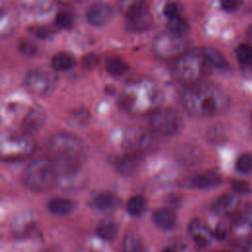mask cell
I'll return each mask as SVG.
<instances>
[{
  "label": "cell",
  "instance_id": "cell-3",
  "mask_svg": "<svg viewBox=\"0 0 252 252\" xmlns=\"http://www.w3.org/2000/svg\"><path fill=\"white\" fill-rule=\"evenodd\" d=\"M161 99L158 84L151 78L140 77L129 81L120 94V105L128 112L143 114L157 109Z\"/></svg>",
  "mask_w": 252,
  "mask_h": 252
},
{
  "label": "cell",
  "instance_id": "cell-29",
  "mask_svg": "<svg viewBox=\"0 0 252 252\" xmlns=\"http://www.w3.org/2000/svg\"><path fill=\"white\" fill-rule=\"evenodd\" d=\"M147 207V201L142 196H134L129 199L126 205V210L132 217L141 216Z\"/></svg>",
  "mask_w": 252,
  "mask_h": 252
},
{
  "label": "cell",
  "instance_id": "cell-12",
  "mask_svg": "<svg viewBox=\"0 0 252 252\" xmlns=\"http://www.w3.org/2000/svg\"><path fill=\"white\" fill-rule=\"evenodd\" d=\"M154 24V18L149 10L146 8L138 13L126 17V29L132 32H143L149 30Z\"/></svg>",
  "mask_w": 252,
  "mask_h": 252
},
{
  "label": "cell",
  "instance_id": "cell-27",
  "mask_svg": "<svg viewBox=\"0 0 252 252\" xmlns=\"http://www.w3.org/2000/svg\"><path fill=\"white\" fill-rule=\"evenodd\" d=\"M0 24H1V27H0L1 37L5 38L6 36H9L15 29V19L13 17V14L6 7H2V9H1Z\"/></svg>",
  "mask_w": 252,
  "mask_h": 252
},
{
  "label": "cell",
  "instance_id": "cell-23",
  "mask_svg": "<svg viewBox=\"0 0 252 252\" xmlns=\"http://www.w3.org/2000/svg\"><path fill=\"white\" fill-rule=\"evenodd\" d=\"M148 7V0H119L118 9L126 18Z\"/></svg>",
  "mask_w": 252,
  "mask_h": 252
},
{
  "label": "cell",
  "instance_id": "cell-33",
  "mask_svg": "<svg viewBox=\"0 0 252 252\" xmlns=\"http://www.w3.org/2000/svg\"><path fill=\"white\" fill-rule=\"evenodd\" d=\"M54 24L57 28H60L63 30H69L74 25V16L69 11L61 10L56 14Z\"/></svg>",
  "mask_w": 252,
  "mask_h": 252
},
{
  "label": "cell",
  "instance_id": "cell-1",
  "mask_svg": "<svg viewBox=\"0 0 252 252\" xmlns=\"http://www.w3.org/2000/svg\"><path fill=\"white\" fill-rule=\"evenodd\" d=\"M183 107L197 116H213L222 112L228 105L226 93L220 87L206 82H197L185 88L181 94Z\"/></svg>",
  "mask_w": 252,
  "mask_h": 252
},
{
  "label": "cell",
  "instance_id": "cell-32",
  "mask_svg": "<svg viewBox=\"0 0 252 252\" xmlns=\"http://www.w3.org/2000/svg\"><path fill=\"white\" fill-rule=\"evenodd\" d=\"M236 58L245 67H252V45L247 43L239 44L236 48Z\"/></svg>",
  "mask_w": 252,
  "mask_h": 252
},
{
  "label": "cell",
  "instance_id": "cell-41",
  "mask_svg": "<svg viewBox=\"0 0 252 252\" xmlns=\"http://www.w3.org/2000/svg\"><path fill=\"white\" fill-rule=\"evenodd\" d=\"M242 219L247 225L252 226V204H247L244 207Z\"/></svg>",
  "mask_w": 252,
  "mask_h": 252
},
{
  "label": "cell",
  "instance_id": "cell-16",
  "mask_svg": "<svg viewBox=\"0 0 252 252\" xmlns=\"http://www.w3.org/2000/svg\"><path fill=\"white\" fill-rule=\"evenodd\" d=\"M220 182L221 176L214 170H208L200 174H197L191 180L192 185L199 189L213 188L218 186Z\"/></svg>",
  "mask_w": 252,
  "mask_h": 252
},
{
  "label": "cell",
  "instance_id": "cell-19",
  "mask_svg": "<svg viewBox=\"0 0 252 252\" xmlns=\"http://www.w3.org/2000/svg\"><path fill=\"white\" fill-rule=\"evenodd\" d=\"M201 51L211 69L225 70L228 68V62L219 50L213 47H204L201 49Z\"/></svg>",
  "mask_w": 252,
  "mask_h": 252
},
{
  "label": "cell",
  "instance_id": "cell-36",
  "mask_svg": "<svg viewBox=\"0 0 252 252\" xmlns=\"http://www.w3.org/2000/svg\"><path fill=\"white\" fill-rule=\"evenodd\" d=\"M99 63V57L95 53H88L82 59V65L86 69H93Z\"/></svg>",
  "mask_w": 252,
  "mask_h": 252
},
{
  "label": "cell",
  "instance_id": "cell-40",
  "mask_svg": "<svg viewBox=\"0 0 252 252\" xmlns=\"http://www.w3.org/2000/svg\"><path fill=\"white\" fill-rule=\"evenodd\" d=\"M31 32L40 38L48 37L53 32V31L49 27H33L31 29Z\"/></svg>",
  "mask_w": 252,
  "mask_h": 252
},
{
  "label": "cell",
  "instance_id": "cell-13",
  "mask_svg": "<svg viewBox=\"0 0 252 252\" xmlns=\"http://www.w3.org/2000/svg\"><path fill=\"white\" fill-rule=\"evenodd\" d=\"M45 121V113L40 107L31 108L25 115L21 127L25 134L29 135L38 131Z\"/></svg>",
  "mask_w": 252,
  "mask_h": 252
},
{
  "label": "cell",
  "instance_id": "cell-28",
  "mask_svg": "<svg viewBox=\"0 0 252 252\" xmlns=\"http://www.w3.org/2000/svg\"><path fill=\"white\" fill-rule=\"evenodd\" d=\"M118 230H119V227H118L116 222L111 221V220H107V221L101 222L97 226L96 234L100 238L110 241V240L115 239V237L118 234Z\"/></svg>",
  "mask_w": 252,
  "mask_h": 252
},
{
  "label": "cell",
  "instance_id": "cell-8",
  "mask_svg": "<svg viewBox=\"0 0 252 252\" xmlns=\"http://www.w3.org/2000/svg\"><path fill=\"white\" fill-rule=\"evenodd\" d=\"M150 125L152 129L162 136H174L183 126L180 113L172 108H157L151 113Z\"/></svg>",
  "mask_w": 252,
  "mask_h": 252
},
{
  "label": "cell",
  "instance_id": "cell-11",
  "mask_svg": "<svg viewBox=\"0 0 252 252\" xmlns=\"http://www.w3.org/2000/svg\"><path fill=\"white\" fill-rule=\"evenodd\" d=\"M113 15L114 10L109 4L96 2L88 8L86 12V19L92 26L102 27L112 19Z\"/></svg>",
  "mask_w": 252,
  "mask_h": 252
},
{
  "label": "cell",
  "instance_id": "cell-46",
  "mask_svg": "<svg viewBox=\"0 0 252 252\" xmlns=\"http://www.w3.org/2000/svg\"><path fill=\"white\" fill-rule=\"evenodd\" d=\"M250 117H251V121H252V112H251V115H250Z\"/></svg>",
  "mask_w": 252,
  "mask_h": 252
},
{
  "label": "cell",
  "instance_id": "cell-22",
  "mask_svg": "<svg viewBox=\"0 0 252 252\" xmlns=\"http://www.w3.org/2000/svg\"><path fill=\"white\" fill-rule=\"evenodd\" d=\"M76 65L73 55L66 52H59L51 58V68L56 72H63L72 69Z\"/></svg>",
  "mask_w": 252,
  "mask_h": 252
},
{
  "label": "cell",
  "instance_id": "cell-25",
  "mask_svg": "<svg viewBox=\"0 0 252 252\" xmlns=\"http://www.w3.org/2000/svg\"><path fill=\"white\" fill-rule=\"evenodd\" d=\"M105 69L112 76H121L127 72L129 66L127 62L118 56H111L105 60Z\"/></svg>",
  "mask_w": 252,
  "mask_h": 252
},
{
  "label": "cell",
  "instance_id": "cell-30",
  "mask_svg": "<svg viewBox=\"0 0 252 252\" xmlns=\"http://www.w3.org/2000/svg\"><path fill=\"white\" fill-rule=\"evenodd\" d=\"M167 30L180 35H185L189 31L188 22L180 15L167 19Z\"/></svg>",
  "mask_w": 252,
  "mask_h": 252
},
{
  "label": "cell",
  "instance_id": "cell-7",
  "mask_svg": "<svg viewBox=\"0 0 252 252\" xmlns=\"http://www.w3.org/2000/svg\"><path fill=\"white\" fill-rule=\"evenodd\" d=\"M57 84V75L55 71L45 68H34L30 70L25 78L24 85L26 89L39 96H46L53 93Z\"/></svg>",
  "mask_w": 252,
  "mask_h": 252
},
{
  "label": "cell",
  "instance_id": "cell-5",
  "mask_svg": "<svg viewBox=\"0 0 252 252\" xmlns=\"http://www.w3.org/2000/svg\"><path fill=\"white\" fill-rule=\"evenodd\" d=\"M211 70L201 49L199 51H187L173 61V78L187 86L200 82Z\"/></svg>",
  "mask_w": 252,
  "mask_h": 252
},
{
  "label": "cell",
  "instance_id": "cell-10",
  "mask_svg": "<svg viewBox=\"0 0 252 252\" xmlns=\"http://www.w3.org/2000/svg\"><path fill=\"white\" fill-rule=\"evenodd\" d=\"M2 158L7 160H17L27 157L33 149L32 141L25 135H7L2 138Z\"/></svg>",
  "mask_w": 252,
  "mask_h": 252
},
{
  "label": "cell",
  "instance_id": "cell-38",
  "mask_svg": "<svg viewBox=\"0 0 252 252\" xmlns=\"http://www.w3.org/2000/svg\"><path fill=\"white\" fill-rule=\"evenodd\" d=\"M241 5V0H220V8L225 12H233Z\"/></svg>",
  "mask_w": 252,
  "mask_h": 252
},
{
  "label": "cell",
  "instance_id": "cell-6",
  "mask_svg": "<svg viewBox=\"0 0 252 252\" xmlns=\"http://www.w3.org/2000/svg\"><path fill=\"white\" fill-rule=\"evenodd\" d=\"M188 45L184 35L166 30L155 35L152 41V50L159 59L174 61L188 51Z\"/></svg>",
  "mask_w": 252,
  "mask_h": 252
},
{
  "label": "cell",
  "instance_id": "cell-14",
  "mask_svg": "<svg viewBox=\"0 0 252 252\" xmlns=\"http://www.w3.org/2000/svg\"><path fill=\"white\" fill-rule=\"evenodd\" d=\"M189 232L194 241L201 247L209 245L213 237H215L214 232L200 220H194L190 222Z\"/></svg>",
  "mask_w": 252,
  "mask_h": 252
},
{
  "label": "cell",
  "instance_id": "cell-44",
  "mask_svg": "<svg viewBox=\"0 0 252 252\" xmlns=\"http://www.w3.org/2000/svg\"><path fill=\"white\" fill-rule=\"evenodd\" d=\"M161 252H175V250L173 248H171V247H166Z\"/></svg>",
  "mask_w": 252,
  "mask_h": 252
},
{
  "label": "cell",
  "instance_id": "cell-15",
  "mask_svg": "<svg viewBox=\"0 0 252 252\" xmlns=\"http://www.w3.org/2000/svg\"><path fill=\"white\" fill-rule=\"evenodd\" d=\"M142 161V156L126 153L124 156L118 158L115 162V169L122 175H132L138 168Z\"/></svg>",
  "mask_w": 252,
  "mask_h": 252
},
{
  "label": "cell",
  "instance_id": "cell-20",
  "mask_svg": "<svg viewBox=\"0 0 252 252\" xmlns=\"http://www.w3.org/2000/svg\"><path fill=\"white\" fill-rule=\"evenodd\" d=\"M178 160L188 166L197 164L202 158V153L197 147L184 146L177 152Z\"/></svg>",
  "mask_w": 252,
  "mask_h": 252
},
{
  "label": "cell",
  "instance_id": "cell-39",
  "mask_svg": "<svg viewBox=\"0 0 252 252\" xmlns=\"http://www.w3.org/2000/svg\"><path fill=\"white\" fill-rule=\"evenodd\" d=\"M163 15L166 19L180 15L178 5L175 2H167L163 7Z\"/></svg>",
  "mask_w": 252,
  "mask_h": 252
},
{
  "label": "cell",
  "instance_id": "cell-17",
  "mask_svg": "<svg viewBox=\"0 0 252 252\" xmlns=\"http://www.w3.org/2000/svg\"><path fill=\"white\" fill-rule=\"evenodd\" d=\"M76 208V204L66 198H53L47 203V210L55 216H68Z\"/></svg>",
  "mask_w": 252,
  "mask_h": 252
},
{
  "label": "cell",
  "instance_id": "cell-43",
  "mask_svg": "<svg viewBox=\"0 0 252 252\" xmlns=\"http://www.w3.org/2000/svg\"><path fill=\"white\" fill-rule=\"evenodd\" d=\"M246 34H247V36H249L250 38H252V24L247 28Z\"/></svg>",
  "mask_w": 252,
  "mask_h": 252
},
{
  "label": "cell",
  "instance_id": "cell-9",
  "mask_svg": "<svg viewBox=\"0 0 252 252\" xmlns=\"http://www.w3.org/2000/svg\"><path fill=\"white\" fill-rule=\"evenodd\" d=\"M157 147L155 136L144 129L128 130L122 140V148L126 153L143 156L153 152Z\"/></svg>",
  "mask_w": 252,
  "mask_h": 252
},
{
  "label": "cell",
  "instance_id": "cell-24",
  "mask_svg": "<svg viewBox=\"0 0 252 252\" xmlns=\"http://www.w3.org/2000/svg\"><path fill=\"white\" fill-rule=\"evenodd\" d=\"M123 252H146V246L143 239L134 232L125 235L122 242Z\"/></svg>",
  "mask_w": 252,
  "mask_h": 252
},
{
  "label": "cell",
  "instance_id": "cell-45",
  "mask_svg": "<svg viewBox=\"0 0 252 252\" xmlns=\"http://www.w3.org/2000/svg\"><path fill=\"white\" fill-rule=\"evenodd\" d=\"M218 252H228V251H218Z\"/></svg>",
  "mask_w": 252,
  "mask_h": 252
},
{
  "label": "cell",
  "instance_id": "cell-26",
  "mask_svg": "<svg viewBox=\"0 0 252 252\" xmlns=\"http://www.w3.org/2000/svg\"><path fill=\"white\" fill-rule=\"evenodd\" d=\"M26 10L32 13H45L53 5V0H17Z\"/></svg>",
  "mask_w": 252,
  "mask_h": 252
},
{
  "label": "cell",
  "instance_id": "cell-2",
  "mask_svg": "<svg viewBox=\"0 0 252 252\" xmlns=\"http://www.w3.org/2000/svg\"><path fill=\"white\" fill-rule=\"evenodd\" d=\"M47 153L58 173V180L77 174L85 159V151L81 141L66 133L56 134L50 138Z\"/></svg>",
  "mask_w": 252,
  "mask_h": 252
},
{
  "label": "cell",
  "instance_id": "cell-21",
  "mask_svg": "<svg viewBox=\"0 0 252 252\" xmlns=\"http://www.w3.org/2000/svg\"><path fill=\"white\" fill-rule=\"evenodd\" d=\"M93 203L94 206L100 211H111L119 206L120 201L114 194L109 192H102L94 198Z\"/></svg>",
  "mask_w": 252,
  "mask_h": 252
},
{
  "label": "cell",
  "instance_id": "cell-37",
  "mask_svg": "<svg viewBox=\"0 0 252 252\" xmlns=\"http://www.w3.org/2000/svg\"><path fill=\"white\" fill-rule=\"evenodd\" d=\"M231 188L234 192L239 194H247L251 190V186L247 181L234 180L231 182Z\"/></svg>",
  "mask_w": 252,
  "mask_h": 252
},
{
  "label": "cell",
  "instance_id": "cell-18",
  "mask_svg": "<svg viewBox=\"0 0 252 252\" xmlns=\"http://www.w3.org/2000/svg\"><path fill=\"white\" fill-rule=\"evenodd\" d=\"M153 221L161 229H170L176 222V215L171 209L161 208L153 214Z\"/></svg>",
  "mask_w": 252,
  "mask_h": 252
},
{
  "label": "cell",
  "instance_id": "cell-35",
  "mask_svg": "<svg viewBox=\"0 0 252 252\" xmlns=\"http://www.w3.org/2000/svg\"><path fill=\"white\" fill-rule=\"evenodd\" d=\"M18 48L24 55L27 56H32L37 51L36 44L28 38H22L18 43Z\"/></svg>",
  "mask_w": 252,
  "mask_h": 252
},
{
  "label": "cell",
  "instance_id": "cell-42",
  "mask_svg": "<svg viewBox=\"0 0 252 252\" xmlns=\"http://www.w3.org/2000/svg\"><path fill=\"white\" fill-rule=\"evenodd\" d=\"M74 121H75V123H77V124H81L82 122H84V121H87V114H86V112H81V111H79L77 114H75L74 115Z\"/></svg>",
  "mask_w": 252,
  "mask_h": 252
},
{
  "label": "cell",
  "instance_id": "cell-31",
  "mask_svg": "<svg viewBox=\"0 0 252 252\" xmlns=\"http://www.w3.org/2000/svg\"><path fill=\"white\" fill-rule=\"evenodd\" d=\"M235 202V197L231 194H222L218 197L211 205V210L216 213H221L229 209Z\"/></svg>",
  "mask_w": 252,
  "mask_h": 252
},
{
  "label": "cell",
  "instance_id": "cell-34",
  "mask_svg": "<svg viewBox=\"0 0 252 252\" xmlns=\"http://www.w3.org/2000/svg\"><path fill=\"white\" fill-rule=\"evenodd\" d=\"M237 171L243 174H249L252 172V154H242L235 162Z\"/></svg>",
  "mask_w": 252,
  "mask_h": 252
},
{
  "label": "cell",
  "instance_id": "cell-4",
  "mask_svg": "<svg viewBox=\"0 0 252 252\" xmlns=\"http://www.w3.org/2000/svg\"><path fill=\"white\" fill-rule=\"evenodd\" d=\"M23 181L32 191L46 192L57 183L58 173L48 157L37 158L27 165L23 174Z\"/></svg>",
  "mask_w": 252,
  "mask_h": 252
}]
</instances>
